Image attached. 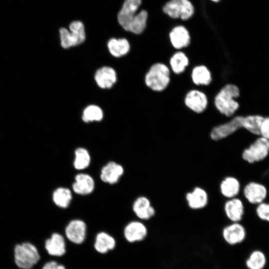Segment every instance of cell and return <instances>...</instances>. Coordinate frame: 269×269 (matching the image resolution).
<instances>
[{"instance_id": "6da1fadb", "label": "cell", "mask_w": 269, "mask_h": 269, "mask_svg": "<svg viewBox=\"0 0 269 269\" xmlns=\"http://www.w3.org/2000/svg\"><path fill=\"white\" fill-rule=\"evenodd\" d=\"M240 95L241 91L237 85L227 84L216 95L215 106L221 114L227 117H233L240 108V104L237 100Z\"/></svg>"}, {"instance_id": "7a4b0ae2", "label": "cell", "mask_w": 269, "mask_h": 269, "mask_svg": "<svg viewBox=\"0 0 269 269\" xmlns=\"http://www.w3.org/2000/svg\"><path fill=\"white\" fill-rule=\"evenodd\" d=\"M14 262L19 269H32L40 260L37 248L32 243L24 242L15 245L13 250Z\"/></svg>"}, {"instance_id": "3957f363", "label": "cell", "mask_w": 269, "mask_h": 269, "mask_svg": "<svg viewBox=\"0 0 269 269\" xmlns=\"http://www.w3.org/2000/svg\"><path fill=\"white\" fill-rule=\"evenodd\" d=\"M170 80L169 69L162 63L153 64L145 76L146 85L156 92L165 90L169 85Z\"/></svg>"}, {"instance_id": "277c9868", "label": "cell", "mask_w": 269, "mask_h": 269, "mask_svg": "<svg viewBox=\"0 0 269 269\" xmlns=\"http://www.w3.org/2000/svg\"><path fill=\"white\" fill-rule=\"evenodd\" d=\"M269 156V140L258 136L241 153L242 159L249 164L260 163Z\"/></svg>"}, {"instance_id": "5b68a950", "label": "cell", "mask_w": 269, "mask_h": 269, "mask_svg": "<svg viewBox=\"0 0 269 269\" xmlns=\"http://www.w3.org/2000/svg\"><path fill=\"white\" fill-rule=\"evenodd\" d=\"M241 192L245 200L255 206L267 201L269 194L267 185L256 180L247 182L242 187Z\"/></svg>"}, {"instance_id": "8992f818", "label": "cell", "mask_w": 269, "mask_h": 269, "mask_svg": "<svg viewBox=\"0 0 269 269\" xmlns=\"http://www.w3.org/2000/svg\"><path fill=\"white\" fill-rule=\"evenodd\" d=\"M69 29L70 31L65 28L59 30L61 45L64 48L78 45L85 39L84 26L82 22H72L69 25Z\"/></svg>"}, {"instance_id": "52a82bcc", "label": "cell", "mask_w": 269, "mask_h": 269, "mask_svg": "<svg viewBox=\"0 0 269 269\" xmlns=\"http://www.w3.org/2000/svg\"><path fill=\"white\" fill-rule=\"evenodd\" d=\"M88 227L86 222L80 218H73L66 225L64 236L67 241L75 244H83L87 237Z\"/></svg>"}, {"instance_id": "ba28073f", "label": "cell", "mask_w": 269, "mask_h": 269, "mask_svg": "<svg viewBox=\"0 0 269 269\" xmlns=\"http://www.w3.org/2000/svg\"><path fill=\"white\" fill-rule=\"evenodd\" d=\"M244 115L234 116L230 120L214 127L210 136L214 141L224 139L235 134L240 129H243V122Z\"/></svg>"}, {"instance_id": "9c48e42d", "label": "cell", "mask_w": 269, "mask_h": 269, "mask_svg": "<svg viewBox=\"0 0 269 269\" xmlns=\"http://www.w3.org/2000/svg\"><path fill=\"white\" fill-rule=\"evenodd\" d=\"M148 229L144 222L138 219L128 222L123 229V236L129 243L143 241L147 237Z\"/></svg>"}, {"instance_id": "30bf717a", "label": "cell", "mask_w": 269, "mask_h": 269, "mask_svg": "<svg viewBox=\"0 0 269 269\" xmlns=\"http://www.w3.org/2000/svg\"><path fill=\"white\" fill-rule=\"evenodd\" d=\"M163 11L172 18L186 20L193 15L194 8L188 0H171L164 5Z\"/></svg>"}, {"instance_id": "8fae6325", "label": "cell", "mask_w": 269, "mask_h": 269, "mask_svg": "<svg viewBox=\"0 0 269 269\" xmlns=\"http://www.w3.org/2000/svg\"><path fill=\"white\" fill-rule=\"evenodd\" d=\"M222 235L227 244L235 246L245 241L247 232L246 227L242 222H231L224 227Z\"/></svg>"}, {"instance_id": "7c38bea8", "label": "cell", "mask_w": 269, "mask_h": 269, "mask_svg": "<svg viewBox=\"0 0 269 269\" xmlns=\"http://www.w3.org/2000/svg\"><path fill=\"white\" fill-rule=\"evenodd\" d=\"M67 240L63 234L59 232H53L44 241V249L47 254L52 257L60 258L66 252Z\"/></svg>"}, {"instance_id": "4fadbf2b", "label": "cell", "mask_w": 269, "mask_h": 269, "mask_svg": "<svg viewBox=\"0 0 269 269\" xmlns=\"http://www.w3.org/2000/svg\"><path fill=\"white\" fill-rule=\"evenodd\" d=\"M224 211L231 222H242L246 214L244 202L239 197L228 199L224 203Z\"/></svg>"}, {"instance_id": "5bb4252c", "label": "cell", "mask_w": 269, "mask_h": 269, "mask_svg": "<svg viewBox=\"0 0 269 269\" xmlns=\"http://www.w3.org/2000/svg\"><path fill=\"white\" fill-rule=\"evenodd\" d=\"M132 209L135 217L143 222L151 219L156 213L150 201L143 196H139L135 200Z\"/></svg>"}, {"instance_id": "9a60e30c", "label": "cell", "mask_w": 269, "mask_h": 269, "mask_svg": "<svg viewBox=\"0 0 269 269\" xmlns=\"http://www.w3.org/2000/svg\"><path fill=\"white\" fill-rule=\"evenodd\" d=\"M141 2V0H125L118 15V21L125 30L128 31L130 23Z\"/></svg>"}, {"instance_id": "2e32d148", "label": "cell", "mask_w": 269, "mask_h": 269, "mask_svg": "<svg viewBox=\"0 0 269 269\" xmlns=\"http://www.w3.org/2000/svg\"><path fill=\"white\" fill-rule=\"evenodd\" d=\"M185 105L195 113L199 114L205 111L208 105V99L203 92L192 90L189 91L184 99Z\"/></svg>"}, {"instance_id": "e0dca14e", "label": "cell", "mask_w": 269, "mask_h": 269, "mask_svg": "<svg viewBox=\"0 0 269 269\" xmlns=\"http://www.w3.org/2000/svg\"><path fill=\"white\" fill-rule=\"evenodd\" d=\"M185 199L190 209L200 210L204 208L208 205L209 196L204 188L197 186L186 194Z\"/></svg>"}, {"instance_id": "ac0fdd59", "label": "cell", "mask_w": 269, "mask_h": 269, "mask_svg": "<svg viewBox=\"0 0 269 269\" xmlns=\"http://www.w3.org/2000/svg\"><path fill=\"white\" fill-rule=\"evenodd\" d=\"M116 239L106 231L98 232L95 238L94 249L99 254L104 255L113 250L116 246Z\"/></svg>"}, {"instance_id": "d6986e66", "label": "cell", "mask_w": 269, "mask_h": 269, "mask_svg": "<svg viewBox=\"0 0 269 269\" xmlns=\"http://www.w3.org/2000/svg\"><path fill=\"white\" fill-rule=\"evenodd\" d=\"M219 189L222 195L228 199L238 197L242 187L238 178L234 176H227L220 182Z\"/></svg>"}, {"instance_id": "ffe728a7", "label": "cell", "mask_w": 269, "mask_h": 269, "mask_svg": "<svg viewBox=\"0 0 269 269\" xmlns=\"http://www.w3.org/2000/svg\"><path fill=\"white\" fill-rule=\"evenodd\" d=\"M124 173V167L121 164L110 161L101 169L100 178L105 183L114 184L118 182Z\"/></svg>"}, {"instance_id": "44dd1931", "label": "cell", "mask_w": 269, "mask_h": 269, "mask_svg": "<svg viewBox=\"0 0 269 269\" xmlns=\"http://www.w3.org/2000/svg\"><path fill=\"white\" fill-rule=\"evenodd\" d=\"M95 186L94 180L91 175L81 173L75 177V181L72 184V190L77 194L86 195L93 192Z\"/></svg>"}, {"instance_id": "7402d4cb", "label": "cell", "mask_w": 269, "mask_h": 269, "mask_svg": "<svg viewBox=\"0 0 269 269\" xmlns=\"http://www.w3.org/2000/svg\"><path fill=\"white\" fill-rule=\"evenodd\" d=\"M169 39L173 47L177 49L187 47L190 42L189 33L183 26L173 28L169 33Z\"/></svg>"}, {"instance_id": "603a6c76", "label": "cell", "mask_w": 269, "mask_h": 269, "mask_svg": "<svg viewBox=\"0 0 269 269\" xmlns=\"http://www.w3.org/2000/svg\"><path fill=\"white\" fill-rule=\"evenodd\" d=\"M95 79L100 88H110L116 81V73L111 67H103L97 71Z\"/></svg>"}, {"instance_id": "cb8c5ba5", "label": "cell", "mask_w": 269, "mask_h": 269, "mask_svg": "<svg viewBox=\"0 0 269 269\" xmlns=\"http://www.w3.org/2000/svg\"><path fill=\"white\" fill-rule=\"evenodd\" d=\"M264 116L258 114L244 115L243 129L255 137L259 136L260 128Z\"/></svg>"}, {"instance_id": "d4e9b609", "label": "cell", "mask_w": 269, "mask_h": 269, "mask_svg": "<svg viewBox=\"0 0 269 269\" xmlns=\"http://www.w3.org/2000/svg\"><path fill=\"white\" fill-rule=\"evenodd\" d=\"M52 200L58 207L66 209L72 199V193L70 189L60 187L56 188L52 193Z\"/></svg>"}, {"instance_id": "484cf974", "label": "cell", "mask_w": 269, "mask_h": 269, "mask_svg": "<svg viewBox=\"0 0 269 269\" xmlns=\"http://www.w3.org/2000/svg\"><path fill=\"white\" fill-rule=\"evenodd\" d=\"M267 260L265 253L259 250L250 253L245 261V266L248 269H264Z\"/></svg>"}, {"instance_id": "4316f807", "label": "cell", "mask_w": 269, "mask_h": 269, "mask_svg": "<svg viewBox=\"0 0 269 269\" xmlns=\"http://www.w3.org/2000/svg\"><path fill=\"white\" fill-rule=\"evenodd\" d=\"M191 78L196 85H208L212 81L211 72L204 65L195 66L192 70Z\"/></svg>"}, {"instance_id": "83f0119b", "label": "cell", "mask_w": 269, "mask_h": 269, "mask_svg": "<svg viewBox=\"0 0 269 269\" xmlns=\"http://www.w3.org/2000/svg\"><path fill=\"white\" fill-rule=\"evenodd\" d=\"M108 47L112 55L120 57L128 53L130 46L126 39L112 38L108 41Z\"/></svg>"}, {"instance_id": "f1b7e54d", "label": "cell", "mask_w": 269, "mask_h": 269, "mask_svg": "<svg viewBox=\"0 0 269 269\" xmlns=\"http://www.w3.org/2000/svg\"><path fill=\"white\" fill-rule=\"evenodd\" d=\"M73 166L76 169L81 170L87 168L91 162V156L85 148L80 147L74 152Z\"/></svg>"}, {"instance_id": "f546056e", "label": "cell", "mask_w": 269, "mask_h": 269, "mask_svg": "<svg viewBox=\"0 0 269 269\" xmlns=\"http://www.w3.org/2000/svg\"><path fill=\"white\" fill-rule=\"evenodd\" d=\"M169 63L172 71L179 74L182 73L188 65L189 60L184 53L178 51L172 56Z\"/></svg>"}, {"instance_id": "4dcf8cb0", "label": "cell", "mask_w": 269, "mask_h": 269, "mask_svg": "<svg viewBox=\"0 0 269 269\" xmlns=\"http://www.w3.org/2000/svg\"><path fill=\"white\" fill-rule=\"evenodd\" d=\"M147 18V13L145 10L136 14L130 23L128 31L134 34H140L146 27Z\"/></svg>"}, {"instance_id": "1f68e13d", "label": "cell", "mask_w": 269, "mask_h": 269, "mask_svg": "<svg viewBox=\"0 0 269 269\" xmlns=\"http://www.w3.org/2000/svg\"><path fill=\"white\" fill-rule=\"evenodd\" d=\"M103 118V113L100 107L95 105L88 106L83 111L82 119L84 122L100 121Z\"/></svg>"}, {"instance_id": "d6a6232c", "label": "cell", "mask_w": 269, "mask_h": 269, "mask_svg": "<svg viewBox=\"0 0 269 269\" xmlns=\"http://www.w3.org/2000/svg\"><path fill=\"white\" fill-rule=\"evenodd\" d=\"M254 214L260 221L269 223V201H265L255 206Z\"/></svg>"}, {"instance_id": "836d02e7", "label": "cell", "mask_w": 269, "mask_h": 269, "mask_svg": "<svg viewBox=\"0 0 269 269\" xmlns=\"http://www.w3.org/2000/svg\"><path fill=\"white\" fill-rule=\"evenodd\" d=\"M259 136L269 140V116L264 118L260 128Z\"/></svg>"}, {"instance_id": "e575fe53", "label": "cell", "mask_w": 269, "mask_h": 269, "mask_svg": "<svg viewBox=\"0 0 269 269\" xmlns=\"http://www.w3.org/2000/svg\"><path fill=\"white\" fill-rule=\"evenodd\" d=\"M41 269H67L62 264L59 263L55 260H52L45 262Z\"/></svg>"}, {"instance_id": "d590c367", "label": "cell", "mask_w": 269, "mask_h": 269, "mask_svg": "<svg viewBox=\"0 0 269 269\" xmlns=\"http://www.w3.org/2000/svg\"><path fill=\"white\" fill-rule=\"evenodd\" d=\"M213 0V1H218L219 0Z\"/></svg>"}]
</instances>
